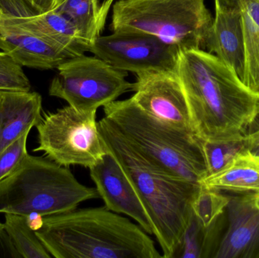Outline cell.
<instances>
[{
	"label": "cell",
	"mask_w": 259,
	"mask_h": 258,
	"mask_svg": "<svg viewBox=\"0 0 259 258\" xmlns=\"http://www.w3.org/2000/svg\"><path fill=\"white\" fill-rule=\"evenodd\" d=\"M176 74L200 139H240L258 122L259 97L212 53L180 51Z\"/></svg>",
	"instance_id": "6da1fadb"
},
{
	"label": "cell",
	"mask_w": 259,
	"mask_h": 258,
	"mask_svg": "<svg viewBox=\"0 0 259 258\" xmlns=\"http://www.w3.org/2000/svg\"><path fill=\"white\" fill-rule=\"evenodd\" d=\"M98 127L106 147L121 164L147 211L162 257L173 258L190 223L192 203L200 184L148 160L127 143L106 117L99 121Z\"/></svg>",
	"instance_id": "7a4b0ae2"
},
{
	"label": "cell",
	"mask_w": 259,
	"mask_h": 258,
	"mask_svg": "<svg viewBox=\"0 0 259 258\" xmlns=\"http://www.w3.org/2000/svg\"><path fill=\"white\" fill-rule=\"evenodd\" d=\"M35 232L56 258L162 257L139 224L106 206L44 217Z\"/></svg>",
	"instance_id": "3957f363"
},
{
	"label": "cell",
	"mask_w": 259,
	"mask_h": 258,
	"mask_svg": "<svg viewBox=\"0 0 259 258\" xmlns=\"http://www.w3.org/2000/svg\"><path fill=\"white\" fill-rule=\"evenodd\" d=\"M103 112L127 143L152 163L197 184L206 177L198 136L146 113L132 97L106 105Z\"/></svg>",
	"instance_id": "277c9868"
},
{
	"label": "cell",
	"mask_w": 259,
	"mask_h": 258,
	"mask_svg": "<svg viewBox=\"0 0 259 258\" xmlns=\"http://www.w3.org/2000/svg\"><path fill=\"white\" fill-rule=\"evenodd\" d=\"M100 198L96 188L80 183L67 167L49 158L25 156L0 181V213L44 217L75 210L83 201Z\"/></svg>",
	"instance_id": "5b68a950"
},
{
	"label": "cell",
	"mask_w": 259,
	"mask_h": 258,
	"mask_svg": "<svg viewBox=\"0 0 259 258\" xmlns=\"http://www.w3.org/2000/svg\"><path fill=\"white\" fill-rule=\"evenodd\" d=\"M212 21L204 0H119L111 29L152 35L187 51L206 47Z\"/></svg>",
	"instance_id": "8992f818"
},
{
	"label": "cell",
	"mask_w": 259,
	"mask_h": 258,
	"mask_svg": "<svg viewBox=\"0 0 259 258\" xmlns=\"http://www.w3.org/2000/svg\"><path fill=\"white\" fill-rule=\"evenodd\" d=\"M36 127L39 145L33 151H44L62 166L90 168L108 151L99 130L97 112H79L68 105L45 114Z\"/></svg>",
	"instance_id": "52a82bcc"
},
{
	"label": "cell",
	"mask_w": 259,
	"mask_h": 258,
	"mask_svg": "<svg viewBox=\"0 0 259 258\" xmlns=\"http://www.w3.org/2000/svg\"><path fill=\"white\" fill-rule=\"evenodd\" d=\"M59 74L49 88L51 96L62 98L79 112H97L132 90L127 72L97 56H77L58 66Z\"/></svg>",
	"instance_id": "ba28073f"
},
{
	"label": "cell",
	"mask_w": 259,
	"mask_h": 258,
	"mask_svg": "<svg viewBox=\"0 0 259 258\" xmlns=\"http://www.w3.org/2000/svg\"><path fill=\"white\" fill-rule=\"evenodd\" d=\"M180 51L177 45L157 36L132 33L98 36L89 49L116 69L136 74L176 71Z\"/></svg>",
	"instance_id": "9c48e42d"
},
{
	"label": "cell",
	"mask_w": 259,
	"mask_h": 258,
	"mask_svg": "<svg viewBox=\"0 0 259 258\" xmlns=\"http://www.w3.org/2000/svg\"><path fill=\"white\" fill-rule=\"evenodd\" d=\"M133 99L146 113L186 133L195 135L190 109L176 71L137 74Z\"/></svg>",
	"instance_id": "30bf717a"
},
{
	"label": "cell",
	"mask_w": 259,
	"mask_h": 258,
	"mask_svg": "<svg viewBox=\"0 0 259 258\" xmlns=\"http://www.w3.org/2000/svg\"><path fill=\"white\" fill-rule=\"evenodd\" d=\"M213 258H259V192L230 195Z\"/></svg>",
	"instance_id": "8fae6325"
},
{
	"label": "cell",
	"mask_w": 259,
	"mask_h": 258,
	"mask_svg": "<svg viewBox=\"0 0 259 258\" xmlns=\"http://www.w3.org/2000/svg\"><path fill=\"white\" fill-rule=\"evenodd\" d=\"M89 170L105 206L112 212L132 218L148 234L152 235V221L147 211L113 154L108 149Z\"/></svg>",
	"instance_id": "7c38bea8"
},
{
	"label": "cell",
	"mask_w": 259,
	"mask_h": 258,
	"mask_svg": "<svg viewBox=\"0 0 259 258\" xmlns=\"http://www.w3.org/2000/svg\"><path fill=\"white\" fill-rule=\"evenodd\" d=\"M0 23L15 26L36 35L70 59L85 55L91 47V44L82 36L75 26L57 11L20 18L0 14Z\"/></svg>",
	"instance_id": "4fadbf2b"
},
{
	"label": "cell",
	"mask_w": 259,
	"mask_h": 258,
	"mask_svg": "<svg viewBox=\"0 0 259 258\" xmlns=\"http://www.w3.org/2000/svg\"><path fill=\"white\" fill-rule=\"evenodd\" d=\"M206 47L243 81L246 50L243 21L239 8L215 9Z\"/></svg>",
	"instance_id": "5bb4252c"
},
{
	"label": "cell",
	"mask_w": 259,
	"mask_h": 258,
	"mask_svg": "<svg viewBox=\"0 0 259 258\" xmlns=\"http://www.w3.org/2000/svg\"><path fill=\"white\" fill-rule=\"evenodd\" d=\"M42 97L30 91H3L0 97V154L42 120Z\"/></svg>",
	"instance_id": "9a60e30c"
},
{
	"label": "cell",
	"mask_w": 259,
	"mask_h": 258,
	"mask_svg": "<svg viewBox=\"0 0 259 258\" xmlns=\"http://www.w3.org/2000/svg\"><path fill=\"white\" fill-rule=\"evenodd\" d=\"M0 49L21 66L35 69L57 68L60 64L70 59L36 35L1 23Z\"/></svg>",
	"instance_id": "2e32d148"
},
{
	"label": "cell",
	"mask_w": 259,
	"mask_h": 258,
	"mask_svg": "<svg viewBox=\"0 0 259 258\" xmlns=\"http://www.w3.org/2000/svg\"><path fill=\"white\" fill-rule=\"evenodd\" d=\"M200 184L223 193L259 192V156L246 148L223 169L205 177Z\"/></svg>",
	"instance_id": "e0dca14e"
},
{
	"label": "cell",
	"mask_w": 259,
	"mask_h": 258,
	"mask_svg": "<svg viewBox=\"0 0 259 258\" xmlns=\"http://www.w3.org/2000/svg\"><path fill=\"white\" fill-rule=\"evenodd\" d=\"M246 50L243 83L259 97V0H240Z\"/></svg>",
	"instance_id": "ac0fdd59"
},
{
	"label": "cell",
	"mask_w": 259,
	"mask_h": 258,
	"mask_svg": "<svg viewBox=\"0 0 259 258\" xmlns=\"http://www.w3.org/2000/svg\"><path fill=\"white\" fill-rule=\"evenodd\" d=\"M225 224L212 228H205L192 214L188 227L174 257H212Z\"/></svg>",
	"instance_id": "d6986e66"
},
{
	"label": "cell",
	"mask_w": 259,
	"mask_h": 258,
	"mask_svg": "<svg viewBox=\"0 0 259 258\" xmlns=\"http://www.w3.org/2000/svg\"><path fill=\"white\" fill-rule=\"evenodd\" d=\"M55 11L65 15L91 45L101 34L106 21L98 0H66Z\"/></svg>",
	"instance_id": "ffe728a7"
},
{
	"label": "cell",
	"mask_w": 259,
	"mask_h": 258,
	"mask_svg": "<svg viewBox=\"0 0 259 258\" xmlns=\"http://www.w3.org/2000/svg\"><path fill=\"white\" fill-rule=\"evenodd\" d=\"M230 195L208 189L200 184V188L192 203V211L205 228L222 225L225 222V212Z\"/></svg>",
	"instance_id": "44dd1931"
},
{
	"label": "cell",
	"mask_w": 259,
	"mask_h": 258,
	"mask_svg": "<svg viewBox=\"0 0 259 258\" xmlns=\"http://www.w3.org/2000/svg\"><path fill=\"white\" fill-rule=\"evenodd\" d=\"M4 224L23 258L53 257L35 232L27 226L25 216L5 214Z\"/></svg>",
	"instance_id": "7402d4cb"
},
{
	"label": "cell",
	"mask_w": 259,
	"mask_h": 258,
	"mask_svg": "<svg viewBox=\"0 0 259 258\" xmlns=\"http://www.w3.org/2000/svg\"><path fill=\"white\" fill-rule=\"evenodd\" d=\"M199 142L207 176L212 175L223 169L238 153L246 148L244 136L225 141L206 140L199 138Z\"/></svg>",
	"instance_id": "603a6c76"
},
{
	"label": "cell",
	"mask_w": 259,
	"mask_h": 258,
	"mask_svg": "<svg viewBox=\"0 0 259 258\" xmlns=\"http://www.w3.org/2000/svg\"><path fill=\"white\" fill-rule=\"evenodd\" d=\"M66 0H0L2 15L30 17L56 10Z\"/></svg>",
	"instance_id": "cb8c5ba5"
},
{
	"label": "cell",
	"mask_w": 259,
	"mask_h": 258,
	"mask_svg": "<svg viewBox=\"0 0 259 258\" xmlns=\"http://www.w3.org/2000/svg\"><path fill=\"white\" fill-rule=\"evenodd\" d=\"M30 88L22 66L0 51V91H30Z\"/></svg>",
	"instance_id": "d4e9b609"
},
{
	"label": "cell",
	"mask_w": 259,
	"mask_h": 258,
	"mask_svg": "<svg viewBox=\"0 0 259 258\" xmlns=\"http://www.w3.org/2000/svg\"><path fill=\"white\" fill-rule=\"evenodd\" d=\"M29 133L30 132L23 134L0 154V181L9 176L27 156Z\"/></svg>",
	"instance_id": "484cf974"
},
{
	"label": "cell",
	"mask_w": 259,
	"mask_h": 258,
	"mask_svg": "<svg viewBox=\"0 0 259 258\" xmlns=\"http://www.w3.org/2000/svg\"><path fill=\"white\" fill-rule=\"evenodd\" d=\"M0 258H23L17 249L6 225L0 222Z\"/></svg>",
	"instance_id": "4316f807"
},
{
	"label": "cell",
	"mask_w": 259,
	"mask_h": 258,
	"mask_svg": "<svg viewBox=\"0 0 259 258\" xmlns=\"http://www.w3.org/2000/svg\"><path fill=\"white\" fill-rule=\"evenodd\" d=\"M25 217L27 226L33 231L36 232L40 230L44 226V217L40 214L37 213V212H31Z\"/></svg>",
	"instance_id": "83f0119b"
},
{
	"label": "cell",
	"mask_w": 259,
	"mask_h": 258,
	"mask_svg": "<svg viewBox=\"0 0 259 258\" xmlns=\"http://www.w3.org/2000/svg\"><path fill=\"white\" fill-rule=\"evenodd\" d=\"M240 0H214L215 9H231L239 8Z\"/></svg>",
	"instance_id": "f1b7e54d"
},
{
	"label": "cell",
	"mask_w": 259,
	"mask_h": 258,
	"mask_svg": "<svg viewBox=\"0 0 259 258\" xmlns=\"http://www.w3.org/2000/svg\"><path fill=\"white\" fill-rule=\"evenodd\" d=\"M114 1H115V0H104L103 3H102L101 6H100L102 15H103L106 19V18H107L108 13H109L111 6H112V3H113Z\"/></svg>",
	"instance_id": "f546056e"
},
{
	"label": "cell",
	"mask_w": 259,
	"mask_h": 258,
	"mask_svg": "<svg viewBox=\"0 0 259 258\" xmlns=\"http://www.w3.org/2000/svg\"><path fill=\"white\" fill-rule=\"evenodd\" d=\"M2 92H3V91H0V97H1V93H2Z\"/></svg>",
	"instance_id": "4dcf8cb0"
},
{
	"label": "cell",
	"mask_w": 259,
	"mask_h": 258,
	"mask_svg": "<svg viewBox=\"0 0 259 258\" xmlns=\"http://www.w3.org/2000/svg\"><path fill=\"white\" fill-rule=\"evenodd\" d=\"M0 14H1V12H0Z\"/></svg>",
	"instance_id": "1f68e13d"
}]
</instances>
